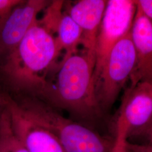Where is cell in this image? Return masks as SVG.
Here are the masks:
<instances>
[{"instance_id":"obj_1","label":"cell","mask_w":152,"mask_h":152,"mask_svg":"<svg viewBox=\"0 0 152 152\" xmlns=\"http://www.w3.org/2000/svg\"><path fill=\"white\" fill-rule=\"evenodd\" d=\"M95 62V54L84 50L60 61L54 83L48 84L38 99L91 128L104 113L96 95Z\"/></svg>"},{"instance_id":"obj_2","label":"cell","mask_w":152,"mask_h":152,"mask_svg":"<svg viewBox=\"0 0 152 152\" xmlns=\"http://www.w3.org/2000/svg\"><path fill=\"white\" fill-rule=\"evenodd\" d=\"M59 54L54 34L39 20L16 47L5 55L1 71L17 91L39 99L48 87V76Z\"/></svg>"},{"instance_id":"obj_3","label":"cell","mask_w":152,"mask_h":152,"mask_svg":"<svg viewBox=\"0 0 152 152\" xmlns=\"http://www.w3.org/2000/svg\"><path fill=\"white\" fill-rule=\"evenodd\" d=\"M16 102L24 113L52 133L66 152H112L114 136L102 135L34 97Z\"/></svg>"},{"instance_id":"obj_4","label":"cell","mask_w":152,"mask_h":152,"mask_svg":"<svg viewBox=\"0 0 152 152\" xmlns=\"http://www.w3.org/2000/svg\"><path fill=\"white\" fill-rule=\"evenodd\" d=\"M136 64L135 51L131 30L115 45L95 82L98 102L104 113L110 108Z\"/></svg>"},{"instance_id":"obj_5","label":"cell","mask_w":152,"mask_h":152,"mask_svg":"<svg viewBox=\"0 0 152 152\" xmlns=\"http://www.w3.org/2000/svg\"><path fill=\"white\" fill-rule=\"evenodd\" d=\"M136 9V1H107L95 45V84L111 50L130 31Z\"/></svg>"},{"instance_id":"obj_6","label":"cell","mask_w":152,"mask_h":152,"mask_svg":"<svg viewBox=\"0 0 152 152\" xmlns=\"http://www.w3.org/2000/svg\"><path fill=\"white\" fill-rule=\"evenodd\" d=\"M152 121V83L139 82L125 92L115 125L127 131V140L144 130Z\"/></svg>"},{"instance_id":"obj_7","label":"cell","mask_w":152,"mask_h":152,"mask_svg":"<svg viewBox=\"0 0 152 152\" xmlns=\"http://www.w3.org/2000/svg\"><path fill=\"white\" fill-rule=\"evenodd\" d=\"M51 1L28 0L14 7L0 24V55H6L14 49L37 22L38 14Z\"/></svg>"},{"instance_id":"obj_8","label":"cell","mask_w":152,"mask_h":152,"mask_svg":"<svg viewBox=\"0 0 152 152\" xmlns=\"http://www.w3.org/2000/svg\"><path fill=\"white\" fill-rule=\"evenodd\" d=\"M11 126L16 136L30 152H66L49 130L28 118L16 100L5 96Z\"/></svg>"},{"instance_id":"obj_9","label":"cell","mask_w":152,"mask_h":152,"mask_svg":"<svg viewBox=\"0 0 152 152\" xmlns=\"http://www.w3.org/2000/svg\"><path fill=\"white\" fill-rule=\"evenodd\" d=\"M131 36L136 55L131 86L141 82L152 83V24L137 5Z\"/></svg>"},{"instance_id":"obj_10","label":"cell","mask_w":152,"mask_h":152,"mask_svg":"<svg viewBox=\"0 0 152 152\" xmlns=\"http://www.w3.org/2000/svg\"><path fill=\"white\" fill-rule=\"evenodd\" d=\"M107 4L105 0H80L66 6L65 11L81 30L83 50L94 54Z\"/></svg>"},{"instance_id":"obj_11","label":"cell","mask_w":152,"mask_h":152,"mask_svg":"<svg viewBox=\"0 0 152 152\" xmlns=\"http://www.w3.org/2000/svg\"><path fill=\"white\" fill-rule=\"evenodd\" d=\"M53 33L56 34L55 38L59 54L65 53L60 61L78 52V46L81 44V30L65 10L55 24Z\"/></svg>"},{"instance_id":"obj_12","label":"cell","mask_w":152,"mask_h":152,"mask_svg":"<svg viewBox=\"0 0 152 152\" xmlns=\"http://www.w3.org/2000/svg\"><path fill=\"white\" fill-rule=\"evenodd\" d=\"M0 152H30L13 130L6 104L0 118Z\"/></svg>"},{"instance_id":"obj_13","label":"cell","mask_w":152,"mask_h":152,"mask_svg":"<svg viewBox=\"0 0 152 152\" xmlns=\"http://www.w3.org/2000/svg\"><path fill=\"white\" fill-rule=\"evenodd\" d=\"M114 144L112 152H126L127 131L120 126L114 125Z\"/></svg>"},{"instance_id":"obj_14","label":"cell","mask_w":152,"mask_h":152,"mask_svg":"<svg viewBox=\"0 0 152 152\" xmlns=\"http://www.w3.org/2000/svg\"><path fill=\"white\" fill-rule=\"evenodd\" d=\"M22 2V0H0V24L11 10Z\"/></svg>"},{"instance_id":"obj_15","label":"cell","mask_w":152,"mask_h":152,"mask_svg":"<svg viewBox=\"0 0 152 152\" xmlns=\"http://www.w3.org/2000/svg\"><path fill=\"white\" fill-rule=\"evenodd\" d=\"M133 139H135L138 141L139 140V142H137V144H144L152 147V121L144 130Z\"/></svg>"},{"instance_id":"obj_16","label":"cell","mask_w":152,"mask_h":152,"mask_svg":"<svg viewBox=\"0 0 152 152\" xmlns=\"http://www.w3.org/2000/svg\"><path fill=\"white\" fill-rule=\"evenodd\" d=\"M126 152H152V147L144 144L127 141L126 145Z\"/></svg>"},{"instance_id":"obj_17","label":"cell","mask_w":152,"mask_h":152,"mask_svg":"<svg viewBox=\"0 0 152 152\" xmlns=\"http://www.w3.org/2000/svg\"><path fill=\"white\" fill-rule=\"evenodd\" d=\"M136 4L148 17L152 24V0L136 1Z\"/></svg>"},{"instance_id":"obj_18","label":"cell","mask_w":152,"mask_h":152,"mask_svg":"<svg viewBox=\"0 0 152 152\" xmlns=\"http://www.w3.org/2000/svg\"><path fill=\"white\" fill-rule=\"evenodd\" d=\"M5 107V96L2 95V94L0 92V118L2 113Z\"/></svg>"}]
</instances>
